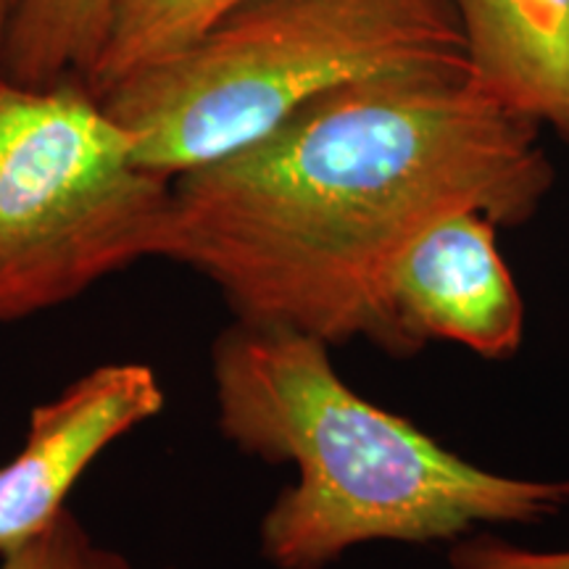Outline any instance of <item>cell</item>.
I'll return each instance as SVG.
<instances>
[{
  "label": "cell",
  "instance_id": "1",
  "mask_svg": "<svg viewBox=\"0 0 569 569\" xmlns=\"http://www.w3.org/2000/svg\"><path fill=\"white\" fill-rule=\"evenodd\" d=\"M551 188L540 127L467 63L380 71L172 180L163 259L206 277L240 322L398 359L390 277L411 240L459 211L519 227Z\"/></svg>",
  "mask_w": 569,
  "mask_h": 569
},
{
  "label": "cell",
  "instance_id": "2",
  "mask_svg": "<svg viewBox=\"0 0 569 569\" xmlns=\"http://www.w3.org/2000/svg\"><path fill=\"white\" fill-rule=\"evenodd\" d=\"M211 380L222 436L296 467L259 525L274 569H327L367 543L453 546L569 507V480L480 467L367 401L306 332L234 319L211 346Z\"/></svg>",
  "mask_w": 569,
  "mask_h": 569
},
{
  "label": "cell",
  "instance_id": "3",
  "mask_svg": "<svg viewBox=\"0 0 569 569\" xmlns=\"http://www.w3.org/2000/svg\"><path fill=\"white\" fill-rule=\"evenodd\" d=\"M467 63L448 0H246L98 101L134 159L177 180L251 146L319 92Z\"/></svg>",
  "mask_w": 569,
  "mask_h": 569
},
{
  "label": "cell",
  "instance_id": "4",
  "mask_svg": "<svg viewBox=\"0 0 569 569\" xmlns=\"http://www.w3.org/2000/svg\"><path fill=\"white\" fill-rule=\"evenodd\" d=\"M172 180L80 80L0 71V325L74 301L109 274L163 259Z\"/></svg>",
  "mask_w": 569,
  "mask_h": 569
},
{
  "label": "cell",
  "instance_id": "5",
  "mask_svg": "<svg viewBox=\"0 0 569 569\" xmlns=\"http://www.w3.org/2000/svg\"><path fill=\"white\" fill-rule=\"evenodd\" d=\"M398 359L453 343L488 361H509L525 340V298L498 248V224L459 211L430 224L390 277Z\"/></svg>",
  "mask_w": 569,
  "mask_h": 569
},
{
  "label": "cell",
  "instance_id": "6",
  "mask_svg": "<svg viewBox=\"0 0 569 569\" xmlns=\"http://www.w3.org/2000/svg\"><path fill=\"white\" fill-rule=\"evenodd\" d=\"M163 403L151 367L117 361L34 407L24 446L0 467V557L46 530L67 509L84 469L113 440L159 417Z\"/></svg>",
  "mask_w": 569,
  "mask_h": 569
},
{
  "label": "cell",
  "instance_id": "7",
  "mask_svg": "<svg viewBox=\"0 0 569 569\" xmlns=\"http://www.w3.org/2000/svg\"><path fill=\"white\" fill-rule=\"evenodd\" d=\"M469 74L569 146V0H448Z\"/></svg>",
  "mask_w": 569,
  "mask_h": 569
},
{
  "label": "cell",
  "instance_id": "8",
  "mask_svg": "<svg viewBox=\"0 0 569 569\" xmlns=\"http://www.w3.org/2000/svg\"><path fill=\"white\" fill-rule=\"evenodd\" d=\"M113 0H19L0 71L19 84H56L90 74Z\"/></svg>",
  "mask_w": 569,
  "mask_h": 569
},
{
  "label": "cell",
  "instance_id": "9",
  "mask_svg": "<svg viewBox=\"0 0 569 569\" xmlns=\"http://www.w3.org/2000/svg\"><path fill=\"white\" fill-rule=\"evenodd\" d=\"M246 0H113L101 53L84 77L103 96L134 71L167 59Z\"/></svg>",
  "mask_w": 569,
  "mask_h": 569
},
{
  "label": "cell",
  "instance_id": "10",
  "mask_svg": "<svg viewBox=\"0 0 569 569\" xmlns=\"http://www.w3.org/2000/svg\"><path fill=\"white\" fill-rule=\"evenodd\" d=\"M0 569H132L122 553L96 543L84 525L63 509L38 536L6 557Z\"/></svg>",
  "mask_w": 569,
  "mask_h": 569
},
{
  "label": "cell",
  "instance_id": "11",
  "mask_svg": "<svg viewBox=\"0 0 569 569\" xmlns=\"http://www.w3.org/2000/svg\"><path fill=\"white\" fill-rule=\"evenodd\" d=\"M451 569H569V549L540 551L528 546L511 543L493 532H478L448 551Z\"/></svg>",
  "mask_w": 569,
  "mask_h": 569
},
{
  "label": "cell",
  "instance_id": "12",
  "mask_svg": "<svg viewBox=\"0 0 569 569\" xmlns=\"http://www.w3.org/2000/svg\"><path fill=\"white\" fill-rule=\"evenodd\" d=\"M19 0H0V56H3V46H6V34H9L13 11H17Z\"/></svg>",
  "mask_w": 569,
  "mask_h": 569
},
{
  "label": "cell",
  "instance_id": "13",
  "mask_svg": "<svg viewBox=\"0 0 569 569\" xmlns=\"http://www.w3.org/2000/svg\"><path fill=\"white\" fill-rule=\"evenodd\" d=\"M169 569H174V567H169Z\"/></svg>",
  "mask_w": 569,
  "mask_h": 569
}]
</instances>
